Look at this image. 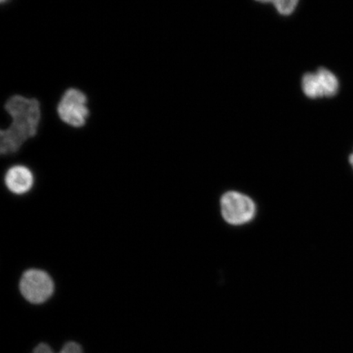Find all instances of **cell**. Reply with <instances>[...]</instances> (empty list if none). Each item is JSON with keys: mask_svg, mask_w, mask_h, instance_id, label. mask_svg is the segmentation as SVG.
<instances>
[{"mask_svg": "<svg viewBox=\"0 0 353 353\" xmlns=\"http://www.w3.org/2000/svg\"><path fill=\"white\" fill-rule=\"evenodd\" d=\"M221 210L225 220L234 225L250 222L255 214L254 203L239 192L225 194L221 200Z\"/></svg>", "mask_w": 353, "mask_h": 353, "instance_id": "4", "label": "cell"}, {"mask_svg": "<svg viewBox=\"0 0 353 353\" xmlns=\"http://www.w3.org/2000/svg\"><path fill=\"white\" fill-rule=\"evenodd\" d=\"M316 74L320 79L324 97L330 98L336 95L341 85L338 77L330 70L323 68L317 70Z\"/></svg>", "mask_w": 353, "mask_h": 353, "instance_id": "6", "label": "cell"}, {"mask_svg": "<svg viewBox=\"0 0 353 353\" xmlns=\"http://www.w3.org/2000/svg\"><path fill=\"white\" fill-rule=\"evenodd\" d=\"M7 1H8V0H1V3H6V2H7Z\"/></svg>", "mask_w": 353, "mask_h": 353, "instance_id": "12", "label": "cell"}, {"mask_svg": "<svg viewBox=\"0 0 353 353\" xmlns=\"http://www.w3.org/2000/svg\"><path fill=\"white\" fill-rule=\"evenodd\" d=\"M32 353H54L47 343H41L34 347ZM59 353H83L82 347L79 343L69 341L64 344Z\"/></svg>", "mask_w": 353, "mask_h": 353, "instance_id": "8", "label": "cell"}, {"mask_svg": "<svg viewBox=\"0 0 353 353\" xmlns=\"http://www.w3.org/2000/svg\"><path fill=\"white\" fill-rule=\"evenodd\" d=\"M302 90L309 99L323 98L320 79L315 73H306L302 78Z\"/></svg>", "mask_w": 353, "mask_h": 353, "instance_id": "7", "label": "cell"}, {"mask_svg": "<svg viewBox=\"0 0 353 353\" xmlns=\"http://www.w3.org/2000/svg\"><path fill=\"white\" fill-rule=\"evenodd\" d=\"M350 164L352 165V166L353 167V153L351 154L350 156Z\"/></svg>", "mask_w": 353, "mask_h": 353, "instance_id": "11", "label": "cell"}, {"mask_svg": "<svg viewBox=\"0 0 353 353\" xmlns=\"http://www.w3.org/2000/svg\"><path fill=\"white\" fill-rule=\"evenodd\" d=\"M6 109L12 119L11 125L1 134V153H15L26 140L37 134L41 121V105L34 99L14 95L7 101Z\"/></svg>", "mask_w": 353, "mask_h": 353, "instance_id": "1", "label": "cell"}, {"mask_svg": "<svg viewBox=\"0 0 353 353\" xmlns=\"http://www.w3.org/2000/svg\"><path fill=\"white\" fill-rule=\"evenodd\" d=\"M20 291L22 296L30 303L41 304L54 294V284L46 272L30 269L21 278Z\"/></svg>", "mask_w": 353, "mask_h": 353, "instance_id": "2", "label": "cell"}, {"mask_svg": "<svg viewBox=\"0 0 353 353\" xmlns=\"http://www.w3.org/2000/svg\"><path fill=\"white\" fill-rule=\"evenodd\" d=\"M7 188L16 195H23L33 187L34 178L32 171L22 165H16L7 172Z\"/></svg>", "mask_w": 353, "mask_h": 353, "instance_id": "5", "label": "cell"}, {"mask_svg": "<svg viewBox=\"0 0 353 353\" xmlns=\"http://www.w3.org/2000/svg\"><path fill=\"white\" fill-rule=\"evenodd\" d=\"M86 103V96L81 91L70 88L61 98L57 113L64 123L74 128H81L85 125L90 113Z\"/></svg>", "mask_w": 353, "mask_h": 353, "instance_id": "3", "label": "cell"}, {"mask_svg": "<svg viewBox=\"0 0 353 353\" xmlns=\"http://www.w3.org/2000/svg\"><path fill=\"white\" fill-rule=\"evenodd\" d=\"M256 1L260 2V3H272L275 1V0H256Z\"/></svg>", "mask_w": 353, "mask_h": 353, "instance_id": "10", "label": "cell"}, {"mask_svg": "<svg viewBox=\"0 0 353 353\" xmlns=\"http://www.w3.org/2000/svg\"><path fill=\"white\" fill-rule=\"evenodd\" d=\"M299 0H275L273 2L276 10L281 15L288 16L292 14L296 8Z\"/></svg>", "mask_w": 353, "mask_h": 353, "instance_id": "9", "label": "cell"}]
</instances>
